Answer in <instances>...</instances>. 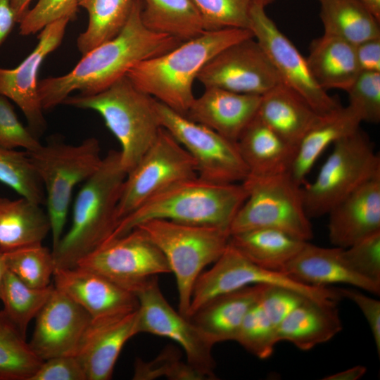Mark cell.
<instances>
[{"label": "cell", "instance_id": "34", "mask_svg": "<svg viewBox=\"0 0 380 380\" xmlns=\"http://www.w3.org/2000/svg\"><path fill=\"white\" fill-rule=\"evenodd\" d=\"M134 0H78L88 13L87 29L77 39L82 56L115 37L125 25Z\"/></svg>", "mask_w": 380, "mask_h": 380}, {"label": "cell", "instance_id": "49", "mask_svg": "<svg viewBox=\"0 0 380 380\" xmlns=\"http://www.w3.org/2000/svg\"><path fill=\"white\" fill-rule=\"evenodd\" d=\"M355 54L361 72H380V37L356 44Z\"/></svg>", "mask_w": 380, "mask_h": 380}, {"label": "cell", "instance_id": "15", "mask_svg": "<svg viewBox=\"0 0 380 380\" xmlns=\"http://www.w3.org/2000/svg\"><path fill=\"white\" fill-rule=\"evenodd\" d=\"M248 29L269 57L282 84L320 115L341 106L318 85L307 59L267 15L265 6L253 3Z\"/></svg>", "mask_w": 380, "mask_h": 380}, {"label": "cell", "instance_id": "52", "mask_svg": "<svg viewBox=\"0 0 380 380\" xmlns=\"http://www.w3.org/2000/svg\"><path fill=\"white\" fill-rule=\"evenodd\" d=\"M32 0H10L12 9L17 18L18 23L30 9Z\"/></svg>", "mask_w": 380, "mask_h": 380}, {"label": "cell", "instance_id": "20", "mask_svg": "<svg viewBox=\"0 0 380 380\" xmlns=\"http://www.w3.org/2000/svg\"><path fill=\"white\" fill-rule=\"evenodd\" d=\"M329 238L346 248L380 232V174L367 180L328 213Z\"/></svg>", "mask_w": 380, "mask_h": 380}, {"label": "cell", "instance_id": "14", "mask_svg": "<svg viewBox=\"0 0 380 380\" xmlns=\"http://www.w3.org/2000/svg\"><path fill=\"white\" fill-rule=\"evenodd\" d=\"M76 267L96 272L134 293L152 277L171 272L162 252L139 227L105 243Z\"/></svg>", "mask_w": 380, "mask_h": 380}, {"label": "cell", "instance_id": "26", "mask_svg": "<svg viewBox=\"0 0 380 380\" xmlns=\"http://www.w3.org/2000/svg\"><path fill=\"white\" fill-rule=\"evenodd\" d=\"M248 175L270 176L289 172L297 148L257 115L236 141Z\"/></svg>", "mask_w": 380, "mask_h": 380}, {"label": "cell", "instance_id": "35", "mask_svg": "<svg viewBox=\"0 0 380 380\" xmlns=\"http://www.w3.org/2000/svg\"><path fill=\"white\" fill-rule=\"evenodd\" d=\"M42 362L26 336L0 310V380H30Z\"/></svg>", "mask_w": 380, "mask_h": 380}, {"label": "cell", "instance_id": "21", "mask_svg": "<svg viewBox=\"0 0 380 380\" xmlns=\"http://www.w3.org/2000/svg\"><path fill=\"white\" fill-rule=\"evenodd\" d=\"M137 324V310L120 316L91 319L75 355L84 367L87 380L111 379L124 345L138 334Z\"/></svg>", "mask_w": 380, "mask_h": 380}, {"label": "cell", "instance_id": "38", "mask_svg": "<svg viewBox=\"0 0 380 380\" xmlns=\"http://www.w3.org/2000/svg\"><path fill=\"white\" fill-rule=\"evenodd\" d=\"M6 268L30 287L43 289L51 285L56 269L52 251L42 243L2 253Z\"/></svg>", "mask_w": 380, "mask_h": 380}, {"label": "cell", "instance_id": "27", "mask_svg": "<svg viewBox=\"0 0 380 380\" xmlns=\"http://www.w3.org/2000/svg\"><path fill=\"white\" fill-rule=\"evenodd\" d=\"M257 116L297 148L322 115L280 82L261 96Z\"/></svg>", "mask_w": 380, "mask_h": 380}, {"label": "cell", "instance_id": "29", "mask_svg": "<svg viewBox=\"0 0 380 380\" xmlns=\"http://www.w3.org/2000/svg\"><path fill=\"white\" fill-rule=\"evenodd\" d=\"M362 121L347 106L322 115L298 144L289 170L293 180L301 186L324 150L340 139L354 132Z\"/></svg>", "mask_w": 380, "mask_h": 380}, {"label": "cell", "instance_id": "37", "mask_svg": "<svg viewBox=\"0 0 380 380\" xmlns=\"http://www.w3.org/2000/svg\"><path fill=\"white\" fill-rule=\"evenodd\" d=\"M0 182L34 203H46L43 184L26 151L0 146Z\"/></svg>", "mask_w": 380, "mask_h": 380}, {"label": "cell", "instance_id": "42", "mask_svg": "<svg viewBox=\"0 0 380 380\" xmlns=\"http://www.w3.org/2000/svg\"><path fill=\"white\" fill-rule=\"evenodd\" d=\"M348 106L362 122L377 124L380 121V72H361L346 91Z\"/></svg>", "mask_w": 380, "mask_h": 380}, {"label": "cell", "instance_id": "41", "mask_svg": "<svg viewBox=\"0 0 380 380\" xmlns=\"http://www.w3.org/2000/svg\"><path fill=\"white\" fill-rule=\"evenodd\" d=\"M161 376L173 380H206L186 361L183 362L178 350L172 346H167L151 361L139 358L134 362L133 379L151 380Z\"/></svg>", "mask_w": 380, "mask_h": 380}, {"label": "cell", "instance_id": "7", "mask_svg": "<svg viewBox=\"0 0 380 380\" xmlns=\"http://www.w3.org/2000/svg\"><path fill=\"white\" fill-rule=\"evenodd\" d=\"M28 153L44 189L54 248L63 236L75 186L91 177L101 164L99 141L89 137L71 145L51 139Z\"/></svg>", "mask_w": 380, "mask_h": 380}, {"label": "cell", "instance_id": "47", "mask_svg": "<svg viewBox=\"0 0 380 380\" xmlns=\"http://www.w3.org/2000/svg\"><path fill=\"white\" fill-rule=\"evenodd\" d=\"M30 380H87L76 355H62L44 360Z\"/></svg>", "mask_w": 380, "mask_h": 380}, {"label": "cell", "instance_id": "6", "mask_svg": "<svg viewBox=\"0 0 380 380\" xmlns=\"http://www.w3.org/2000/svg\"><path fill=\"white\" fill-rule=\"evenodd\" d=\"M137 227L165 256L176 279L178 311L187 317L195 282L205 267L214 263L227 248L229 230L161 219L150 220Z\"/></svg>", "mask_w": 380, "mask_h": 380}, {"label": "cell", "instance_id": "22", "mask_svg": "<svg viewBox=\"0 0 380 380\" xmlns=\"http://www.w3.org/2000/svg\"><path fill=\"white\" fill-rule=\"evenodd\" d=\"M261 96L208 87L195 98L186 116L236 141L255 118Z\"/></svg>", "mask_w": 380, "mask_h": 380}, {"label": "cell", "instance_id": "50", "mask_svg": "<svg viewBox=\"0 0 380 380\" xmlns=\"http://www.w3.org/2000/svg\"><path fill=\"white\" fill-rule=\"evenodd\" d=\"M18 23L10 0H0V47Z\"/></svg>", "mask_w": 380, "mask_h": 380}, {"label": "cell", "instance_id": "53", "mask_svg": "<svg viewBox=\"0 0 380 380\" xmlns=\"http://www.w3.org/2000/svg\"><path fill=\"white\" fill-rule=\"evenodd\" d=\"M380 21V0H360Z\"/></svg>", "mask_w": 380, "mask_h": 380}, {"label": "cell", "instance_id": "1", "mask_svg": "<svg viewBox=\"0 0 380 380\" xmlns=\"http://www.w3.org/2000/svg\"><path fill=\"white\" fill-rule=\"evenodd\" d=\"M141 0H134L129 18L121 31L82 55L68 73L38 82L44 110L60 104L75 91L92 95L106 89L137 63L177 46L182 42L167 34L148 29L141 19Z\"/></svg>", "mask_w": 380, "mask_h": 380}, {"label": "cell", "instance_id": "45", "mask_svg": "<svg viewBox=\"0 0 380 380\" xmlns=\"http://www.w3.org/2000/svg\"><path fill=\"white\" fill-rule=\"evenodd\" d=\"M343 255L357 274L380 286V232L343 248Z\"/></svg>", "mask_w": 380, "mask_h": 380}, {"label": "cell", "instance_id": "30", "mask_svg": "<svg viewBox=\"0 0 380 380\" xmlns=\"http://www.w3.org/2000/svg\"><path fill=\"white\" fill-rule=\"evenodd\" d=\"M41 205L23 197L15 200L0 197L1 253L42 243L51 227Z\"/></svg>", "mask_w": 380, "mask_h": 380}, {"label": "cell", "instance_id": "17", "mask_svg": "<svg viewBox=\"0 0 380 380\" xmlns=\"http://www.w3.org/2000/svg\"><path fill=\"white\" fill-rule=\"evenodd\" d=\"M69 22L63 18L47 25L40 31L34 49L18 66L0 68V94L20 108L37 137L46 126L38 93V72L45 58L61 44Z\"/></svg>", "mask_w": 380, "mask_h": 380}, {"label": "cell", "instance_id": "31", "mask_svg": "<svg viewBox=\"0 0 380 380\" xmlns=\"http://www.w3.org/2000/svg\"><path fill=\"white\" fill-rule=\"evenodd\" d=\"M307 242L286 232L270 228L233 234L229 241L231 246L255 265L281 273Z\"/></svg>", "mask_w": 380, "mask_h": 380}, {"label": "cell", "instance_id": "5", "mask_svg": "<svg viewBox=\"0 0 380 380\" xmlns=\"http://www.w3.org/2000/svg\"><path fill=\"white\" fill-rule=\"evenodd\" d=\"M156 100L125 75L102 91L68 96L62 104L97 112L120 142V162L127 174L156 139L161 125Z\"/></svg>", "mask_w": 380, "mask_h": 380}, {"label": "cell", "instance_id": "11", "mask_svg": "<svg viewBox=\"0 0 380 380\" xmlns=\"http://www.w3.org/2000/svg\"><path fill=\"white\" fill-rule=\"evenodd\" d=\"M160 124L189 153L196 163L198 177L216 183H241L248 170L236 141L192 121L156 100Z\"/></svg>", "mask_w": 380, "mask_h": 380}, {"label": "cell", "instance_id": "23", "mask_svg": "<svg viewBox=\"0 0 380 380\" xmlns=\"http://www.w3.org/2000/svg\"><path fill=\"white\" fill-rule=\"evenodd\" d=\"M282 273L295 281L314 286L346 284L379 295L380 286L357 274L343 255V248H324L305 243L286 265Z\"/></svg>", "mask_w": 380, "mask_h": 380}, {"label": "cell", "instance_id": "3", "mask_svg": "<svg viewBox=\"0 0 380 380\" xmlns=\"http://www.w3.org/2000/svg\"><path fill=\"white\" fill-rule=\"evenodd\" d=\"M127 172L120 151L110 150L75 199L71 227L52 249L56 268H72L113 234L117 206Z\"/></svg>", "mask_w": 380, "mask_h": 380}, {"label": "cell", "instance_id": "36", "mask_svg": "<svg viewBox=\"0 0 380 380\" xmlns=\"http://www.w3.org/2000/svg\"><path fill=\"white\" fill-rule=\"evenodd\" d=\"M53 289L52 284L43 289L30 287L6 268L0 285L2 310L26 336L29 323L35 319Z\"/></svg>", "mask_w": 380, "mask_h": 380}, {"label": "cell", "instance_id": "9", "mask_svg": "<svg viewBox=\"0 0 380 380\" xmlns=\"http://www.w3.org/2000/svg\"><path fill=\"white\" fill-rule=\"evenodd\" d=\"M242 184L247 196L229 227L230 235L270 228L305 241L312 238L301 186L293 180L289 172L270 176L248 175Z\"/></svg>", "mask_w": 380, "mask_h": 380}, {"label": "cell", "instance_id": "39", "mask_svg": "<svg viewBox=\"0 0 380 380\" xmlns=\"http://www.w3.org/2000/svg\"><path fill=\"white\" fill-rule=\"evenodd\" d=\"M234 341L260 359L272 355L278 343L277 328L265 314L259 300L246 315Z\"/></svg>", "mask_w": 380, "mask_h": 380}, {"label": "cell", "instance_id": "18", "mask_svg": "<svg viewBox=\"0 0 380 380\" xmlns=\"http://www.w3.org/2000/svg\"><path fill=\"white\" fill-rule=\"evenodd\" d=\"M91 319L81 305L54 286L35 317L30 346L43 361L75 355Z\"/></svg>", "mask_w": 380, "mask_h": 380}, {"label": "cell", "instance_id": "12", "mask_svg": "<svg viewBox=\"0 0 380 380\" xmlns=\"http://www.w3.org/2000/svg\"><path fill=\"white\" fill-rule=\"evenodd\" d=\"M279 285L296 290L317 300H338V289L299 283L281 272L255 265L229 243L222 255L195 282L187 317L213 298L241 288L255 285Z\"/></svg>", "mask_w": 380, "mask_h": 380}, {"label": "cell", "instance_id": "48", "mask_svg": "<svg viewBox=\"0 0 380 380\" xmlns=\"http://www.w3.org/2000/svg\"><path fill=\"white\" fill-rule=\"evenodd\" d=\"M341 298L355 303L362 311L369 326L378 354H380V301L355 289L338 288Z\"/></svg>", "mask_w": 380, "mask_h": 380}, {"label": "cell", "instance_id": "13", "mask_svg": "<svg viewBox=\"0 0 380 380\" xmlns=\"http://www.w3.org/2000/svg\"><path fill=\"white\" fill-rule=\"evenodd\" d=\"M135 294L139 300L137 333L174 341L184 350L189 365L206 380L217 379L213 356L215 344L190 318L172 308L160 291L157 277L148 280Z\"/></svg>", "mask_w": 380, "mask_h": 380}, {"label": "cell", "instance_id": "2", "mask_svg": "<svg viewBox=\"0 0 380 380\" xmlns=\"http://www.w3.org/2000/svg\"><path fill=\"white\" fill-rule=\"evenodd\" d=\"M252 37L249 29L205 31L169 51L139 62L126 76L139 89L185 115L195 99L194 82L203 66L224 49Z\"/></svg>", "mask_w": 380, "mask_h": 380}, {"label": "cell", "instance_id": "25", "mask_svg": "<svg viewBox=\"0 0 380 380\" xmlns=\"http://www.w3.org/2000/svg\"><path fill=\"white\" fill-rule=\"evenodd\" d=\"M266 285H251L220 295L189 318L214 344L234 341L246 315L259 300Z\"/></svg>", "mask_w": 380, "mask_h": 380}, {"label": "cell", "instance_id": "16", "mask_svg": "<svg viewBox=\"0 0 380 380\" xmlns=\"http://www.w3.org/2000/svg\"><path fill=\"white\" fill-rule=\"evenodd\" d=\"M196 80L205 88L258 96L280 83L271 61L253 37L217 53L203 66Z\"/></svg>", "mask_w": 380, "mask_h": 380}, {"label": "cell", "instance_id": "33", "mask_svg": "<svg viewBox=\"0 0 380 380\" xmlns=\"http://www.w3.org/2000/svg\"><path fill=\"white\" fill-rule=\"evenodd\" d=\"M141 19L151 31L170 35L181 42L205 32L194 0H141Z\"/></svg>", "mask_w": 380, "mask_h": 380}, {"label": "cell", "instance_id": "55", "mask_svg": "<svg viewBox=\"0 0 380 380\" xmlns=\"http://www.w3.org/2000/svg\"><path fill=\"white\" fill-rule=\"evenodd\" d=\"M273 1L274 0H253V2L260 4L265 7L267 5H268Z\"/></svg>", "mask_w": 380, "mask_h": 380}, {"label": "cell", "instance_id": "46", "mask_svg": "<svg viewBox=\"0 0 380 380\" xmlns=\"http://www.w3.org/2000/svg\"><path fill=\"white\" fill-rule=\"evenodd\" d=\"M306 298H310L293 289L279 285H266L259 298V303L270 321L276 328Z\"/></svg>", "mask_w": 380, "mask_h": 380}, {"label": "cell", "instance_id": "44", "mask_svg": "<svg viewBox=\"0 0 380 380\" xmlns=\"http://www.w3.org/2000/svg\"><path fill=\"white\" fill-rule=\"evenodd\" d=\"M41 145L38 137L18 120L10 100L0 94V146L8 149L20 147L31 152Z\"/></svg>", "mask_w": 380, "mask_h": 380}, {"label": "cell", "instance_id": "8", "mask_svg": "<svg viewBox=\"0 0 380 380\" xmlns=\"http://www.w3.org/2000/svg\"><path fill=\"white\" fill-rule=\"evenodd\" d=\"M315 180L301 186L310 219L331 209L369 179L380 174V158L360 128L333 144Z\"/></svg>", "mask_w": 380, "mask_h": 380}, {"label": "cell", "instance_id": "4", "mask_svg": "<svg viewBox=\"0 0 380 380\" xmlns=\"http://www.w3.org/2000/svg\"><path fill=\"white\" fill-rule=\"evenodd\" d=\"M246 196L242 182L216 183L198 176L185 179L152 197L123 218L106 242L155 219L216 227L229 232Z\"/></svg>", "mask_w": 380, "mask_h": 380}, {"label": "cell", "instance_id": "43", "mask_svg": "<svg viewBox=\"0 0 380 380\" xmlns=\"http://www.w3.org/2000/svg\"><path fill=\"white\" fill-rule=\"evenodd\" d=\"M78 7V0H38L18 23L20 34L23 36L34 34L60 19L73 20Z\"/></svg>", "mask_w": 380, "mask_h": 380}, {"label": "cell", "instance_id": "40", "mask_svg": "<svg viewBox=\"0 0 380 380\" xmlns=\"http://www.w3.org/2000/svg\"><path fill=\"white\" fill-rule=\"evenodd\" d=\"M205 31L248 29L253 0H194Z\"/></svg>", "mask_w": 380, "mask_h": 380}, {"label": "cell", "instance_id": "51", "mask_svg": "<svg viewBox=\"0 0 380 380\" xmlns=\"http://www.w3.org/2000/svg\"><path fill=\"white\" fill-rule=\"evenodd\" d=\"M367 372V368L362 365H357L346 370L326 376L324 380H357Z\"/></svg>", "mask_w": 380, "mask_h": 380}, {"label": "cell", "instance_id": "24", "mask_svg": "<svg viewBox=\"0 0 380 380\" xmlns=\"http://www.w3.org/2000/svg\"><path fill=\"white\" fill-rule=\"evenodd\" d=\"M337 304L338 300L306 298L277 327L278 343L285 341L309 350L331 340L343 329Z\"/></svg>", "mask_w": 380, "mask_h": 380}, {"label": "cell", "instance_id": "28", "mask_svg": "<svg viewBox=\"0 0 380 380\" xmlns=\"http://www.w3.org/2000/svg\"><path fill=\"white\" fill-rule=\"evenodd\" d=\"M306 59L314 79L327 91H346L361 72L355 45L326 34L311 42Z\"/></svg>", "mask_w": 380, "mask_h": 380}, {"label": "cell", "instance_id": "32", "mask_svg": "<svg viewBox=\"0 0 380 380\" xmlns=\"http://www.w3.org/2000/svg\"><path fill=\"white\" fill-rule=\"evenodd\" d=\"M324 34L354 45L380 37L379 20L360 0H318Z\"/></svg>", "mask_w": 380, "mask_h": 380}, {"label": "cell", "instance_id": "10", "mask_svg": "<svg viewBox=\"0 0 380 380\" xmlns=\"http://www.w3.org/2000/svg\"><path fill=\"white\" fill-rule=\"evenodd\" d=\"M197 176L192 157L161 127L155 141L127 174L117 206L118 223L165 189Z\"/></svg>", "mask_w": 380, "mask_h": 380}, {"label": "cell", "instance_id": "54", "mask_svg": "<svg viewBox=\"0 0 380 380\" xmlns=\"http://www.w3.org/2000/svg\"><path fill=\"white\" fill-rule=\"evenodd\" d=\"M6 269V266L4 262V255L0 251V285Z\"/></svg>", "mask_w": 380, "mask_h": 380}, {"label": "cell", "instance_id": "19", "mask_svg": "<svg viewBox=\"0 0 380 380\" xmlns=\"http://www.w3.org/2000/svg\"><path fill=\"white\" fill-rule=\"evenodd\" d=\"M53 286L99 319L137 310V295L108 278L80 267L56 268Z\"/></svg>", "mask_w": 380, "mask_h": 380}]
</instances>
